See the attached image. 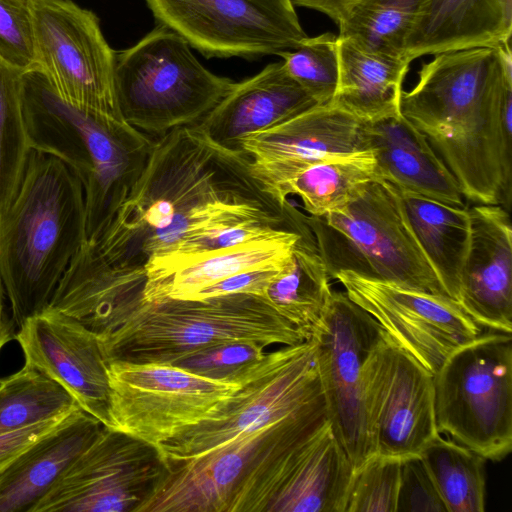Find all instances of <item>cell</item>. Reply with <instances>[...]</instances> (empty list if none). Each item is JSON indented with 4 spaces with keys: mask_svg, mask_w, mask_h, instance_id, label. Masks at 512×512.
I'll return each instance as SVG.
<instances>
[{
    "mask_svg": "<svg viewBox=\"0 0 512 512\" xmlns=\"http://www.w3.org/2000/svg\"><path fill=\"white\" fill-rule=\"evenodd\" d=\"M250 161L195 126L155 138L129 196L86 238L68 269L144 284L148 266L202 231L246 221L291 223L294 207L263 190Z\"/></svg>",
    "mask_w": 512,
    "mask_h": 512,
    "instance_id": "cell-1",
    "label": "cell"
},
{
    "mask_svg": "<svg viewBox=\"0 0 512 512\" xmlns=\"http://www.w3.org/2000/svg\"><path fill=\"white\" fill-rule=\"evenodd\" d=\"M512 85L510 42L434 54L403 91L400 111L455 177L464 196L509 209L512 138L503 130L504 91Z\"/></svg>",
    "mask_w": 512,
    "mask_h": 512,
    "instance_id": "cell-2",
    "label": "cell"
},
{
    "mask_svg": "<svg viewBox=\"0 0 512 512\" xmlns=\"http://www.w3.org/2000/svg\"><path fill=\"white\" fill-rule=\"evenodd\" d=\"M85 240L81 181L60 159L32 149L15 196L0 212V283L18 327L48 307Z\"/></svg>",
    "mask_w": 512,
    "mask_h": 512,
    "instance_id": "cell-3",
    "label": "cell"
},
{
    "mask_svg": "<svg viewBox=\"0 0 512 512\" xmlns=\"http://www.w3.org/2000/svg\"><path fill=\"white\" fill-rule=\"evenodd\" d=\"M31 149L67 164L81 181L86 238L105 225L138 181L155 138L124 120L63 101L36 71L24 73Z\"/></svg>",
    "mask_w": 512,
    "mask_h": 512,
    "instance_id": "cell-4",
    "label": "cell"
},
{
    "mask_svg": "<svg viewBox=\"0 0 512 512\" xmlns=\"http://www.w3.org/2000/svg\"><path fill=\"white\" fill-rule=\"evenodd\" d=\"M308 338L268 299L229 294L200 300H140L126 321L100 339L106 362L165 363L225 341L295 345Z\"/></svg>",
    "mask_w": 512,
    "mask_h": 512,
    "instance_id": "cell-5",
    "label": "cell"
},
{
    "mask_svg": "<svg viewBox=\"0 0 512 512\" xmlns=\"http://www.w3.org/2000/svg\"><path fill=\"white\" fill-rule=\"evenodd\" d=\"M331 278L340 271L448 296L411 228L400 191L367 182L343 207L305 215Z\"/></svg>",
    "mask_w": 512,
    "mask_h": 512,
    "instance_id": "cell-6",
    "label": "cell"
},
{
    "mask_svg": "<svg viewBox=\"0 0 512 512\" xmlns=\"http://www.w3.org/2000/svg\"><path fill=\"white\" fill-rule=\"evenodd\" d=\"M114 83L124 121L154 138L200 123L235 82L206 69L186 40L158 24L116 51Z\"/></svg>",
    "mask_w": 512,
    "mask_h": 512,
    "instance_id": "cell-7",
    "label": "cell"
},
{
    "mask_svg": "<svg viewBox=\"0 0 512 512\" xmlns=\"http://www.w3.org/2000/svg\"><path fill=\"white\" fill-rule=\"evenodd\" d=\"M234 377L240 388L216 413L161 445L165 461L202 455L326 403L311 337L265 353Z\"/></svg>",
    "mask_w": 512,
    "mask_h": 512,
    "instance_id": "cell-8",
    "label": "cell"
},
{
    "mask_svg": "<svg viewBox=\"0 0 512 512\" xmlns=\"http://www.w3.org/2000/svg\"><path fill=\"white\" fill-rule=\"evenodd\" d=\"M434 379L438 433L486 460L512 450V338L491 331L456 349Z\"/></svg>",
    "mask_w": 512,
    "mask_h": 512,
    "instance_id": "cell-9",
    "label": "cell"
},
{
    "mask_svg": "<svg viewBox=\"0 0 512 512\" xmlns=\"http://www.w3.org/2000/svg\"><path fill=\"white\" fill-rule=\"evenodd\" d=\"M110 428L156 448L211 417L240 388L165 363H107Z\"/></svg>",
    "mask_w": 512,
    "mask_h": 512,
    "instance_id": "cell-10",
    "label": "cell"
},
{
    "mask_svg": "<svg viewBox=\"0 0 512 512\" xmlns=\"http://www.w3.org/2000/svg\"><path fill=\"white\" fill-rule=\"evenodd\" d=\"M34 34V63L63 101L124 120L114 83L115 53L98 17L71 0H28Z\"/></svg>",
    "mask_w": 512,
    "mask_h": 512,
    "instance_id": "cell-11",
    "label": "cell"
},
{
    "mask_svg": "<svg viewBox=\"0 0 512 512\" xmlns=\"http://www.w3.org/2000/svg\"><path fill=\"white\" fill-rule=\"evenodd\" d=\"M383 332L346 293L332 291L310 334L328 419L355 470L373 456L366 426L364 370Z\"/></svg>",
    "mask_w": 512,
    "mask_h": 512,
    "instance_id": "cell-12",
    "label": "cell"
},
{
    "mask_svg": "<svg viewBox=\"0 0 512 512\" xmlns=\"http://www.w3.org/2000/svg\"><path fill=\"white\" fill-rule=\"evenodd\" d=\"M144 1L159 25L207 58L280 56L308 37L291 0Z\"/></svg>",
    "mask_w": 512,
    "mask_h": 512,
    "instance_id": "cell-13",
    "label": "cell"
},
{
    "mask_svg": "<svg viewBox=\"0 0 512 512\" xmlns=\"http://www.w3.org/2000/svg\"><path fill=\"white\" fill-rule=\"evenodd\" d=\"M166 472L158 448L103 426L32 512H136Z\"/></svg>",
    "mask_w": 512,
    "mask_h": 512,
    "instance_id": "cell-14",
    "label": "cell"
},
{
    "mask_svg": "<svg viewBox=\"0 0 512 512\" xmlns=\"http://www.w3.org/2000/svg\"><path fill=\"white\" fill-rule=\"evenodd\" d=\"M364 405L373 455H420L439 434L433 375L385 331L365 365Z\"/></svg>",
    "mask_w": 512,
    "mask_h": 512,
    "instance_id": "cell-15",
    "label": "cell"
},
{
    "mask_svg": "<svg viewBox=\"0 0 512 512\" xmlns=\"http://www.w3.org/2000/svg\"><path fill=\"white\" fill-rule=\"evenodd\" d=\"M333 278L433 376L456 349L484 333L483 327L451 297L349 271H340Z\"/></svg>",
    "mask_w": 512,
    "mask_h": 512,
    "instance_id": "cell-16",
    "label": "cell"
},
{
    "mask_svg": "<svg viewBox=\"0 0 512 512\" xmlns=\"http://www.w3.org/2000/svg\"><path fill=\"white\" fill-rule=\"evenodd\" d=\"M241 151L251 159V174L263 189L287 200V185L308 166L370 147L366 122L328 103L245 137Z\"/></svg>",
    "mask_w": 512,
    "mask_h": 512,
    "instance_id": "cell-17",
    "label": "cell"
},
{
    "mask_svg": "<svg viewBox=\"0 0 512 512\" xmlns=\"http://www.w3.org/2000/svg\"><path fill=\"white\" fill-rule=\"evenodd\" d=\"M15 340L24 365L57 382L82 410L110 428L107 362L97 334L47 307L18 327Z\"/></svg>",
    "mask_w": 512,
    "mask_h": 512,
    "instance_id": "cell-18",
    "label": "cell"
},
{
    "mask_svg": "<svg viewBox=\"0 0 512 512\" xmlns=\"http://www.w3.org/2000/svg\"><path fill=\"white\" fill-rule=\"evenodd\" d=\"M354 472L327 420L268 472L245 512H345Z\"/></svg>",
    "mask_w": 512,
    "mask_h": 512,
    "instance_id": "cell-19",
    "label": "cell"
},
{
    "mask_svg": "<svg viewBox=\"0 0 512 512\" xmlns=\"http://www.w3.org/2000/svg\"><path fill=\"white\" fill-rule=\"evenodd\" d=\"M470 237L455 301L480 326L512 332V226L496 204L468 209Z\"/></svg>",
    "mask_w": 512,
    "mask_h": 512,
    "instance_id": "cell-20",
    "label": "cell"
},
{
    "mask_svg": "<svg viewBox=\"0 0 512 512\" xmlns=\"http://www.w3.org/2000/svg\"><path fill=\"white\" fill-rule=\"evenodd\" d=\"M277 425L196 457L166 461V474L136 512H226L235 487Z\"/></svg>",
    "mask_w": 512,
    "mask_h": 512,
    "instance_id": "cell-21",
    "label": "cell"
},
{
    "mask_svg": "<svg viewBox=\"0 0 512 512\" xmlns=\"http://www.w3.org/2000/svg\"><path fill=\"white\" fill-rule=\"evenodd\" d=\"M319 105L294 80L282 62L234 83L227 95L195 125L215 145L242 152L251 134L281 124ZM243 153V152H242Z\"/></svg>",
    "mask_w": 512,
    "mask_h": 512,
    "instance_id": "cell-22",
    "label": "cell"
},
{
    "mask_svg": "<svg viewBox=\"0 0 512 512\" xmlns=\"http://www.w3.org/2000/svg\"><path fill=\"white\" fill-rule=\"evenodd\" d=\"M381 179L399 191L465 206L460 187L425 135L402 113L366 122Z\"/></svg>",
    "mask_w": 512,
    "mask_h": 512,
    "instance_id": "cell-23",
    "label": "cell"
},
{
    "mask_svg": "<svg viewBox=\"0 0 512 512\" xmlns=\"http://www.w3.org/2000/svg\"><path fill=\"white\" fill-rule=\"evenodd\" d=\"M104 425L79 406L0 472V512H32Z\"/></svg>",
    "mask_w": 512,
    "mask_h": 512,
    "instance_id": "cell-24",
    "label": "cell"
},
{
    "mask_svg": "<svg viewBox=\"0 0 512 512\" xmlns=\"http://www.w3.org/2000/svg\"><path fill=\"white\" fill-rule=\"evenodd\" d=\"M512 0H427L405 45L404 59L510 42Z\"/></svg>",
    "mask_w": 512,
    "mask_h": 512,
    "instance_id": "cell-25",
    "label": "cell"
},
{
    "mask_svg": "<svg viewBox=\"0 0 512 512\" xmlns=\"http://www.w3.org/2000/svg\"><path fill=\"white\" fill-rule=\"evenodd\" d=\"M308 228L304 215L303 221L296 226L207 253L163 276L145 280L141 300L149 303L167 299L190 300L202 289L234 274L284 264Z\"/></svg>",
    "mask_w": 512,
    "mask_h": 512,
    "instance_id": "cell-26",
    "label": "cell"
},
{
    "mask_svg": "<svg viewBox=\"0 0 512 512\" xmlns=\"http://www.w3.org/2000/svg\"><path fill=\"white\" fill-rule=\"evenodd\" d=\"M339 76L330 103L363 122L401 113L403 81L410 63L366 51L338 37Z\"/></svg>",
    "mask_w": 512,
    "mask_h": 512,
    "instance_id": "cell-27",
    "label": "cell"
},
{
    "mask_svg": "<svg viewBox=\"0 0 512 512\" xmlns=\"http://www.w3.org/2000/svg\"><path fill=\"white\" fill-rule=\"evenodd\" d=\"M416 239L448 295L455 300L470 237L468 209L401 192Z\"/></svg>",
    "mask_w": 512,
    "mask_h": 512,
    "instance_id": "cell-28",
    "label": "cell"
},
{
    "mask_svg": "<svg viewBox=\"0 0 512 512\" xmlns=\"http://www.w3.org/2000/svg\"><path fill=\"white\" fill-rule=\"evenodd\" d=\"M330 278L308 228L295 244L285 268L269 286L267 299L309 339L332 294Z\"/></svg>",
    "mask_w": 512,
    "mask_h": 512,
    "instance_id": "cell-29",
    "label": "cell"
},
{
    "mask_svg": "<svg viewBox=\"0 0 512 512\" xmlns=\"http://www.w3.org/2000/svg\"><path fill=\"white\" fill-rule=\"evenodd\" d=\"M378 178L371 150L347 154L308 166L289 182L285 195H297L309 215L323 216L346 205L367 182Z\"/></svg>",
    "mask_w": 512,
    "mask_h": 512,
    "instance_id": "cell-30",
    "label": "cell"
},
{
    "mask_svg": "<svg viewBox=\"0 0 512 512\" xmlns=\"http://www.w3.org/2000/svg\"><path fill=\"white\" fill-rule=\"evenodd\" d=\"M426 1L356 0L338 21L337 36L366 51L405 60L407 38Z\"/></svg>",
    "mask_w": 512,
    "mask_h": 512,
    "instance_id": "cell-31",
    "label": "cell"
},
{
    "mask_svg": "<svg viewBox=\"0 0 512 512\" xmlns=\"http://www.w3.org/2000/svg\"><path fill=\"white\" fill-rule=\"evenodd\" d=\"M420 456L447 512L485 510V461L474 451L437 434Z\"/></svg>",
    "mask_w": 512,
    "mask_h": 512,
    "instance_id": "cell-32",
    "label": "cell"
},
{
    "mask_svg": "<svg viewBox=\"0 0 512 512\" xmlns=\"http://www.w3.org/2000/svg\"><path fill=\"white\" fill-rule=\"evenodd\" d=\"M24 73L0 56V212L15 196L31 152Z\"/></svg>",
    "mask_w": 512,
    "mask_h": 512,
    "instance_id": "cell-33",
    "label": "cell"
},
{
    "mask_svg": "<svg viewBox=\"0 0 512 512\" xmlns=\"http://www.w3.org/2000/svg\"><path fill=\"white\" fill-rule=\"evenodd\" d=\"M77 406L57 382L24 365L0 381V434L68 413Z\"/></svg>",
    "mask_w": 512,
    "mask_h": 512,
    "instance_id": "cell-34",
    "label": "cell"
},
{
    "mask_svg": "<svg viewBox=\"0 0 512 512\" xmlns=\"http://www.w3.org/2000/svg\"><path fill=\"white\" fill-rule=\"evenodd\" d=\"M290 76L319 104L332 101L338 83V38L326 32L307 37L280 55Z\"/></svg>",
    "mask_w": 512,
    "mask_h": 512,
    "instance_id": "cell-35",
    "label": "cell"
},
{
    "mask_svg": "<svg viewBox=\"0 0 512 512\" xmlns=\"http://www.w3.org/2000/svg\"><path fill=\"white\" fill-rule=\"evenodd\" d=\"M401 460L375 454L356 469L345 512H396Z\"/></svg>",
    "mask_w": 512,
    "mask_h": 512,
    "instance_id": "cell-36",
    "label": "cell"
},
{
    "mask_svg": "<svg viewBox=\"0 0 512 512\" xmlns=\"http://www.w3.org/2000/svg\"><path fill=\"white\" fill-rule=\"evenodd\" d=\"M265 346L253 341H225L192 350L171 365L213 380H230L265 355Z\"/></svg>",
    "mask_w": 512,
    "mask_h": 512,
    "instance_id": "cell-37",
    "label": "cell"
},
{
    "mask_svg": "<svg viewBox=\"0 0 512 512\" xmlns=\"http://www.w3.org/2000/svg\"><path fill=\"white\" fill-rule=\"evenodd\" d=\"M0 56L29 72L34 63V34L28 0H0Z\"/></svg>",
    "mask_w": 512,
    "mask_h": 512,
    "instance_id": "cell-38",
    "label": "cell"
},
{
    "mask_svg": "<svg viewBox=\"0 0 512 512\" xmlns=\"http://www.w3.org/2000/svg\"><path fill=\"white\" fill-rule=\"evenodd\" d=\"M396 512H447L420 455L401 460Z\"/></svg>",
    "mask_w": 512,
    "mask_h": 512,
    "instance_id": "cell-39",
    "label": "cell"
},
{
    "mask_svg": "<svg viewBox=\"0 0 512 512\" xmlns=\"http://www.w3.org/2000/svg\"><path fill=\"white\" fill-rule=\"evenodd\" d=\"M289 260L284 264L254 268L234 274L202 289L190 300H200L229 294H251L267 299L269 286L285 268Z\"/></svg>",
    "mask_w": 512,
    "mask_h": 512,
    "instance_id": "cell-40",
    "label": "cell"
},
{
    "mask_svg": "<svg viewBox=\"0 0 512 512\" xmlns=\"http://www.w3.org/2000/svg\"><path fill=\"white\" fill-rule=\"evenodd\" d=\"M73 410L18 430L0 434V472L31 444L58 427Z\"/></svg>",
    "mask_w": 512,
    "mask_h": 512,
    "instance_id": "cell-41",
    "label": "cell"
},
{
    "mask_svg": "<svg viewBox=\"0 0 512 512\" xmlns=\"http://www.w3.org/2000/svg\"><path fill=\"white\" fill-rule=\"evenodd\" d=\"M294 6L316 10L338 23L346 9L356 0H291Z\"/></svg>",
    "mask_w": 512,
    "mask_h": 512,
    "instance_id": "cell-42",
    "label": "cell"
},
{
    "mask_svg": "<svg viewBox=\"0 0 512 512\" xmlns=\"http://www.w3.org/2000/svg\"><path fill=\"white\" fill-rule=\"evenodd\" d=\"M5 296L4 288L0 283V351L16 336V324L5 310Z\"/></svg>",
    "mask_w": 512,
    "mask_h": 512,
    "instance_id": "cell-43",
    "label": "cell"
}]
</instances>
